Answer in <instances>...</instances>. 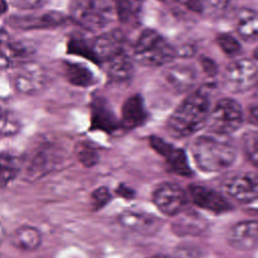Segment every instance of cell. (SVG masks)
<instances>
[{
    "mask_svg": "<svg viewBox=\"0 0 258 258\" xmlns=\"http://www.w3.org/2000/svg\"><path fill=\"white\" fill-rule=\"evenodd\" d=\"M224 190L243 204L258 203V175L251 172H237L223 180Z\"/></svg>",
    "mask_w": 258,
    "mask_h": 258,
    "instance_id": "obj_6",
    "label": "cell"
},
{
    "mask_svg": "<svg viewBox=\"0 0 258 258\" xmlns=\"http://www.w3.org/2000/svg\"><path fill=\"white\" fill-rule=\"evenodd\" d=\"M8 8V0H0V15L5 13Z\"/></svg>",
    "mask_w": 258,
    "mask_h": 258,
    "instance_id": "obj_39",
    "label": "cell"
},
{
    "mask_svg": "<svg viewBox=\"0 0 258 258\" xmlns=\"http://www.w3.org/2000/svg\"><path fill=\"white\" fill-rule=\"evenodd\" d=\"M173 1L196 13H201L204 10L203 0H173Z\"/></svg>",
    "mask_w": 258,
    "mask_h": 258,
    "instance_id": "obj_35",
    "label": "cell"
},
{
    "mask_svg": "<svg viewBox=\"0 0 258 258\" xmlns=\"http://www.w3.org/2000/svg\"><path fill=\"white\" fill-rule=\"evenodd\" d=\"M40 231L32 226H20L10 237L11 244L22 251H34L41 244Z\"/></svg>",
    "mask_w": 258,
    "mask_h": 258,
    "instance_id": "obj_20",
    "label": "cell"
},
{
    "mask_svg": "<svg viewBox=\"0 0 258 258\" xmlns=\"http://www.w3.org/2000/svg\"><path fill=\"white\" fill-rule=\"evenodd\" d=\"M249 122L258 127V105L251 106L248 112Z\"/></svg>",
    "mask_w": 258,
    "mask_h": 258,
    "instance_id": "obj_36",
    "label": "cell"
},
{
    "mask_svg": "<svg viewBox=\"0 0 258 258\" xmlns=\"http://www.w3.org/2000/svg\"><path fill=\"white\" fill-rule=\"evenodd\" d=\"M204 8L206 7L212 14L221 15L225 13L232 5V0H204Z\"/></svg>",
    "mask_w": 258,
    "mask_h": 258,
    "instance_id": "obj_33",
    "label": "cell"
},
{
    "mask_svg": "<svg viewBox=\"0 0 258 258\" xmlns=\"http://www.w3.org/2000/svg\"><path fill=\"white\" fill-rule=\"evenodd\" d=\"M146 119L147 113L141 96L129 97L122 106L121 124L127 129H132L141 126Z\"/></svg>",
    "mask_w": 258,
    "mask_h": 258,
    "instance_id": "obj_19",
    "label": "cell"
},
{
    "mask_svg": "<svg viewBox=\"0 0 258 258\" xmlns=\"http://www.w3.org/2000/svg\"><path fill=\"white\" fill-rule=\"evenodd\" d=\"M228 242L239 250L258 249V221L236 223L228 232Z\"/></svg>",
    "mask_w": 258,
    "mask_h": 258,
    "instance_id": "obj_17",
    "label": "cell"
},
{
    "mask_svg": "<svg viewBox=\"0 0 258 258\" xmlns=\"http://www.w3.org/2000/svg\"><path fill=\"white\" fill-rule=\"evenodd\" d=\"M92 205L95 210L103 208L111 200V192L106 186H101L96 188L91 196Z\"/></svg>",
    "mask_w": 258,
    "mask_h": 258,
    "instance_id": "obj_32",
    "label": "cell"
},
{
    "mask_svg": "<svg viewBox=\"0 0 258 258\" xmlns=\"http://www.w3.org/2000/svg\"><path fill=\"white\" fill-rule=\"evenodd\" d=\"M189 198L192 203L209 212L215 214H222L231 211V203L222 194L217 190L199 184H191L188 186Z\"/></svg>",
    "mask_w": 258,
    "mask_h": 258,
    "instance_id": "obj_12",
    "label": "cell"
},
{
    "mask_svg": "<svg viewBox=\"0 0 258 258\" xmlns=\"http://www.w3.org/2000/svg\"><path fill=\"white\" fill-rule=\"evenodd\" d=\"M163 80L167 87L175 93H184L194 88L198 81V73L190 64L175 63L163 72Z\"/></svg>",
    "mask_w": 258,
    "mask_h": 258,
    "instance_id": "obj_15",
    "label": "cell"
},
{
    "mask_svg": "<svg viewBox=\"0 0 258 258\" xmlns=\"http://www.w3.org/2000/svg\"><path fill=\"white\" fill-rule=\"evenodd\" d=\"M64 76L70 84L78 87H89L95 83L93 72L80 62L67 61L63 64Z\"/></svg>",
    "mask_w": 258,
    "mask_h": 258,
    "instance_id": "obj_23",
    "label": "cell"
},
{
    "mask_svg": "<svg viewBox=\"0 0 258 258\" xmlns=\"http://www.w3.org/2000/svg\"><path fill=\"white\" fill-rule=\"evenodd\" d=\"M217 43L220 48L229 56L237 55L241 50L239 41L228 33H222L217 37Z\"/></svg>",
    "mask_w": 258,
    "mask_h": 258,
    "instance_id": "obj_31",
    "label": "cell"
},
{
    "mask_svg": "<svg viewBox=\"0 0 258 258\" xmlns=\"http://www.w3.org/2000/svg\"><path fill=\"white\" fill-rule=\"evenodd\" d=\"M132 50L134 58L148 67L163 66L176 54L172 45L152 29H144L140 33Z\"/></svg>",
    "mask_w": 258,
    "mask_h": 258,
    "instance_id": "obj_3",
    "label": "cell"
},
{
    "mask_svg": "<svg viewBox=\"0 0 258 258\" xmlns=\"http://www.w3.org/2000/svg\"><path fill=\"white\" fill-rule=\"evenodd\" d=\"M18 172L19 166L16 158L7 153H0V188L15 179Z\"/></svg>",
    "mask_w": 258,
    "mask_h": 258,
    "instance_id": "obj_25",
    "label": "cell"
},
{
    "mask_svg": "<svg viewBox=\"0 0 258 258\" xmlns=\"http://www.w3.org/2000/svg\"><path fill=\"white\" fill-rule=\"evenodd\" d=\"M71 16L81 27L97 31L106 27L113 19V8L107 0H75Z\"/></svg>",
    "mask_w": 258,
    "mask_h": 258,
    "instance_id": "obj_4",
    "label": "cell"
},
{
    "mask_svg": "<svg viewBox=\"0 0 258 258\" xmlns=\"http://www.w3.org/2000/svg\"><path fill=\"white\" fill-rule=\"evenodd\" d=\"M91 124L93 129L107 133H112L119 127V122L114 112L102 98H96L92 103Z\"/></svg>",
    "mask_w": 258,
    "mask_h": 258,
    "instance_id": "obj_18",
    "label": "cell"
},
{
    "mask_svg": "<svg viewBox=\"0 0 258 258\" xmlns=\"http://www.w3.org/2000/svg\"><path fill=\"white\" fill-rule=\"evenodd\" d=\"M121 225L133 232L149 235L156 233L161 227V220L141 210H127L119 216Z\"/></svg>",
    "mask_w": 258,
    "mask_h": 258,
    "instance_id": "obj_16",
    "label": "cell"
},
{
    "mask_svg": "<svg viewBox=\"0 0 258 258\" xmlns=\"http://www.w3.org/2000/svg\"><path fill=\"white\" fill-rule=\"evenodd\" d=\"M191 154L201 170L219 172L233 164L236 149L226 135L211 132L199 136L192 142Z\"/></svg>",
    "mask_w": 258,
    "mask_h": 258,
    "instance_id": "obj_2",
    "label": "cell"
},
{
    "mask_svg": "<svg viewBox=\"0 0 258 258\" xmlns=\"http://www.w3.org/2000/svg\"><path fill=\"white\" fill-rule=\"evenodd\" d=\"M258 81V66L250 59L231 62L224 74L226 87L233 92H243L255 86Z\"/></svg>",
    "mask_w": 258,
    "mask_h": 258,
    "instance_id": "obj_7",
    "label": "cell"
},
{
    "mask_svg": "<svg viewBox=\"0 0 258 258\" xmlns=\"http://www.w3.org/2000/svg\"><path fill=\"white\" fill-rule=\"evenodd\" d=\"M116 192L125 199H129L134 196V191L129 186L124 185V184H120L118 186V188L116 189Z\"/></svg>",
    "mask_w": 258,
    "mask_h": 258,
    "instance_id": "obj_37",
    "label": "cell"
},
{
    "mask_svg": "<svg viewBox=\"0 0 258 258\" xmlns=\"http://www.w3.org/2000/svg\"><path fill=\"white\" fill-rule=\"evenodd\" d=\"M243 143L248 159L258 167V131L248 132L244 136Z\"/></svg>",
    "mask_w": 258,
    "mask_h": 258,
    "instance_id": "obj_29",
    "label": "cell"
},
{
    "mask_svg": "<svg viewBox=\"0 0 258 258\" xmlns=\"http://www.w3.org/2000/svg\"><path fill=\"white\" fill-rule=\"evenodd\" d=\"M11 82L14 88L21 93H32L40 90L45 83L42 69L29 61L12 69Z\"/></svg>",
    "mask_w": 258,
    "mask_h": 258,
    "instance_id": "obj_11",
    "label": "cell"
},
{
    "mask_svg": "<svg viewBox=\"0 0 258 258\" xmlns=\"http://www.w3.org/2000/svg\"><path fill=\"white\" fill-rule=\"evenodd\" d=\"M76 156L86 167L94 166L99 159L97 149L88 142H80L76 146Z\"/></svg>",
    "mask_w": 258,
    "mask_h": 258,
    "instance_id": "obj_27",
    "label": "cell"
},
{
    "mask_svg": "<svg viewBox=\"0 0 258 258\" xmlns=\"http://www.w3.org/2000/svg\"><path fill=\"white\" fill-rule=\"evenodd\" d=\"M152 200L156 208L169 217L181 214L187 202L184 190L177 184L169 182L159 184L153 191Z\"/></svg>",
    "mask_w": 258,
    "mask_h": 258,
    "instance_id": "obj_9",
    "label": "cell"
},
{
    "mask_svg": "<svg viewBox=\"0 0 258 258\" xmlns=\"http://www.w3.org/2000/svg\"><path fill=\"white\" fill-rule=\"evenodd\" d=\"M68 50L71 53L81 55L92 61L98 62L97 57L93 50V44H89L88 41L81 38H73L68 43Z\"/></svg>",
    "mask_w": 258,
    "mask_h": 258,
    "instance_id": "obj_28",
    "label": "cell"
},
{
    "mask_svg": "<svg viewBox=\"0 0 258 258\" xmlns=\"http://www.w3.org/2000/svg\"><path fill=\"white\" fill-rule=\"evenodd\" d=\"M46 2L47 0H8V3L20 10H37Z\"/></svg>",
    "mask_w": 258,
    "mask_h": 258,
    "instance_id": "obj_34",
    "label": "cell"
},
{
    "mask_svg": "<svg viewBox=\"0 0 258 258\" xmlns=\"http://www.w3.org/2000/svg\"><path fill=\"white\" fill-rule=\"evenodd\" d=\"M115 10L122 23L135 25L140 21L142 3L140 0H117Z\"/></svg>",
    "mask_w": 258,
    "mask_h": 258,
    "instance_id": "obj_24",
    "label": "cell"
},
{
    "mask_svg": "<svg viewBox=\"0 0 258 258\" xmlns=\"http://www.w3.org/2000/svg\"><path fill=\"white\" fill-rule=\"evenodd\" d=\"M147 258H173L171 256H168V255H163V254H158V255H154V256H150V257H147Z\"/></svg>",
    "mask_w": 258,
    "mask_h": 258,
    "instance_id": "obj_40",
    "label": "cell"
},
{
    "mask_svg": "<svg viewBox=\"0 0 258 258\" xmlns=\"http://www.w3.org/2000/svg\"><path fill=\"white\" fill-rule=\"evenodd\" d=\"M254 57H255V59L258 60V47L254 50Z\"/></svg>",
    "mask_w": 258,
    "mask_h": 258,
    "instance_id": "obj_41",
    "label": "cell"
},
{
    "mask_svg": "<svg viewBox=\"0 0 258 258\" xmlns=\"http://www.w3.org/2000/svg\"><path fill=\"white\" fill-rule=\"evenodd\" d=\"M149 141L152 148L166 159V162L175 173L182 176H189L192 173L187 157L182 149L177 148L156 136H151Z\"/></svg>",
    "mask_w": 258,
    "mask_h": 258,
    "instance_id": "obj_13",
    "label": "cell"
},
{
    "mask_svg": "<svg viewBox=\"0 0 258 258\" xmlns=\"http://www.w3.org/2000/svg\"><path fill=\"white\" fill-rule=\"evenodd\" d=\"M35 53L32 45L22 40L9 37L0 31V69H14L18 66L31 61Z\"/></svg>",
    "mask_w": 258,
    "mask_h": 258,
    "instance_id": "obj_8",
    "label": "cell"
},
{
    "mask_svg": "<svg viewBox=\"0 0 258 258\" xmlns=\"http://www.w3.org/2000/svg\"><path fill=\"white\" fill-rule=\"evenodd\" d=\"M209 126L212 132L229 135L238 130L243 122V110L234 99L224 98L216 103L209 115Z\"/></svg>",
    "mask_w": 258,
    "mask_h": 258,
    "instance_id": "obj_5",
    "label": "cell"
},
{
    "mask_svg": "<svg viewBox=\"0 0 258 258\" xmlns=\"http://www.w3.org/2000/svg\"><path fill=\"white\" fill-rule=\"evenodd\" d=\"M93 50L98 61L106 62L117 54L128 50L126 37L120 30L107 31L93 42Z\"/></svg>",
    "mask_w": 258,
    "mask_h": 258,
    "instance_id": "obj_14",
    "label": "cell"
},
{
    "mask_svg": "<svg viewBox=\"0 0 258 258\" xmlns=\"http://www.w3.org/2000/svg\"><path fill=\"white\" fill-rule=\"evenodd\" d=\"M202 66H203V69L206 73H209V74H214L216 73L217 71V67L215 66V62L212 60V59H209V58H203L202 59Z\"/></svg>",
    "mask_w": 258,
    "mask_h": 258,
    "instance_id": "obj_38",
    "label": "cell"
},
{
    "mask_svg": "<svg viewBox=\"0 0 258 258\" xmlns=\"http://www.w3.org/2000/svg\"><path fill=\"white\" fill-rule=\"evenodd\" d=\"M108 75L117 82L129 80L133 74V62L128 50H125L105 62Z\"/></svg>",
    "mask_w": 258,
    "mask_h": 258,
    "instance_id": "obj_21",
    "label": "cell"
},
{
    "mask_svg": "<svg viewBox=\"0 0 258 258\" xmlns=\"http://www.w3.org/2000/svg\"><path fill=\"white\" fill-rule=\"evenodd\" d=\"M20 123L6 107L0 104V138L14 135L18 132Z\"/></svg>",
    "mask_w": 258,
    "mask_h": 258,
    "instance_id": "obj_26",
    "label": "cell"
},
{
    "mask_svg": "<svg viewBox=\"0 0 258 258\" xmlns=\"http://www.w3.org/2000/svg\"><path fill=\"white\" fill-rule=\"evenodd\" d=\"M237 31L247 41L258 39V11L244 8L237 17Z\"/></svg>",
    "mask_w": 258,
    "mask_h": 258,
    "instance_id": "obj_22",
    "label": "cell"
},
{
    "mask_svg": "<svg viewBox=\"0 0 258 258\" xmlns=\"http://www.w3.org/2000/svg\"><path fill=\"white\" fill-rule=\"evenodd\" d=\"M256 96L258 97V81H257V83H256Z\"/></svg>",
    "mask_w": 258,
    "mask_h": 258,
    "instance_id": "obj_42",
    "label": "cell"
},
{
    "mask_svg": "<svg viewBox=\"0 0 258 258\" xmlns=\"http://www.w3.org/2000/svg\"><path fill=\"white\" fill-rule=\"evenodd\" d=\"M204 225L201 224L196 217L184 216L182 219H179L174 224V229L176 233H181V235L189 233H198L204 229Z\"/></svg>",
    "mask_w": 258,
    "mask_h": 258,
    "instance_id": "obj_30",
    "label": "cell"
},
{
    "mask_svg": "<svg viewBox=\"0 0 258 258\" xmlns=\"http://www.w3.org/2000/svg\"><path fill=\"white\" fill-rule=\"evenodd\" d=\"M67 21L66 15L58 11H45L12 15L8 18V24L17 29H47L60 26Z\"/></svg>",
    "mask_w": 258,
    "mask_h": 258,
    "instance_id": "obj_10",
    "label": "cell"
},
{
    "mask_svg": "<svg viewBox=\"0 0 258 258\" xmlns=\"http://www.w3.org/2000/svg\"><path fill=\"white\" fill-rule=\"evenodd\" d=\"M210 97L206 90L187 96L167 120L169 134L176 138L187 137L201 130L210 115Z\"/></svg>",
    "mask_w": 258,
    "mask_h": 258,
    "instance_id": "obj_1",
    "label": "cell"
}]
</instances>
